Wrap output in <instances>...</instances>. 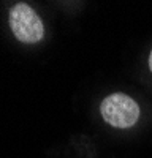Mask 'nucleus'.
Returning a JSON list of instances; mask_svg holds the SVG:
<instances>
[{"label":"nucleus","instance_id":"nucleus-1","mask_svg":"<svg viewBox=\"0 0 152 158\" xmlns=\"http://www.w3.org/2000/svg\"><path fill=\"white\" fill-rule=\"evenodd\" d=\"M103 118L116 128H130L138 122L139 108L133 98L124 94H112L100 106Z\"/></svg>","mask_w":152,"mask_h":158},{"label":"nucleus","instance_id":"nucleus-3","mask_svg":"<svg viewBox=\"0 0 152 158\" xmlns=\"http://www.w3.org/2000/svg\"><path fill=\"white\" fill-rule=\"evenodd\" d=\"M149 68L152 71V51H150V56H149Z\"/></svg>","mask_w":152,"mask_h":158},{"label":"nucleus","instance_id":"nucleus-2","mask_svg":"<svg viewBox=\"0 0 152 158\" xmlns=\"http://www.w3.org/2000/svg\"><path fill=\"white\" fill-rule=\"evenodd\" d=\"M10 27L22 43H38L44 35V27L38 15L25 3H18L10 11Z\"/></svg>","mask_w":152,"mask_h":158}]
</instances>
